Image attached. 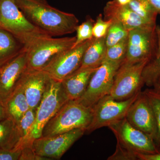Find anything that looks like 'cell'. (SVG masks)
I'll return each mask as SVG.
<instances>
[{"label": "cell", "mask_w": 160, "mask_h": 160, "mask_svg": "<svg viewBox=\"0 0 160 160\" xmlns=\"http://www.w3.org/2000/svg\"><path fill=\"white\" fill-rule=\"evenodd\" d=\"M30 22L52 37L71 34L79 20L74 14L64 12L37 0H14Z\"/></svg>", "instance_id": "6da1fadb"}, {"label": "cell", "mask_w": 160, "mask_h": 160, "mask_svg": "<svg viewBox=\"0 0 160 160\" xmlns=\"http://www.w3.org/2000/svg\"><path fill=\"white\" fill-rule=\"evenodd\" d=\"M0 29L13 35L25 48L41 39L52 37L30 22L14 0H0Z\"/></svg>", "instance_id": "7a4b0ae2"}, {"label": "cell", "mask_w": 160, "mask_h": 160, "mask_svg": "<svg viewBox=\"0 0 160 160\" xmlns=\"http://www.w3.org/2000/svg\"><path fill=\"white\" fill-rule=\"evenodd\" d=\"M92 116V108L69 100L46 124L42 136H52L78 129L86 131Z\"/></svg>", "instance_id": "3957f363"}, {"label": "cell", "mask_w": 160, "mask_h": 160, "mask_svg": "<svg viewBox=\"0 0 160 160\" xmlns=\"http://www.w3.org/2000/svg\"><path fill=\"white\" fill-rule=\"evenodd\" d=\"M109 128L117 139V150L128 155L132 160L136 159L139 153L160 152L153 139L133 127L126 118Z\"/></svg>", "instance_id": "277c9868"}, {"label": "cell", "mask_w": 160, "mask_h": 160, "mask_svg": "<svg viewBox=\"0 0 160 160\" xmlns=\"http://www.w3.org/2000/svg\"><path fill=\"white\" fill-rule=\"evenodd\" d=\"M140 92L122 101L115 100L109 95L102 98L92 107V119L86 132L90 133L102 127H109L126 118Z\"/></svg>", "instance_id": "5b68a950"}, {"label": "cell", "mask_w": 160, "mask_h": 160, "mask_svg": "<svg viewBox=\"0 0 160 160\" xmlns=\"http://www.w3.org/2000/svg\"><path fill=\"white\" fill-rule=\"evenodd\" d=\"M76 37L53 38L38 40L26 48L27 70H41L53 57L73 47Z\"/></svg>", "instance_id": "8992f818"}, {"label": "cell", "mask_w": 160, "mask_h": 160, "mask_svg": "<svg viewBox=\"0 0 160 160\" xmlns=\"http://www.w3.org/2000/svg\"><path fill=\"white\" fill-rule=\"evenodd\" d=\"M148 61L135 63L123 62L116 73L109 95L115 100L122 101L141 92L144 85L143 69Z\"/></svg>", "instance_id": "52a82bcc"}, {"label": "cell", "mask_w": 160, "mask_h": 160, "mask_svg": "<svg viewBox=\"0 0 160 160\" xmlns=\"http://www.w3.org/2000/svg\"><path fill=\"white\" fill-rule=\"evenodd\" d=\"M68 101L61 82L50 78L36 111L35 121L32 132L33 139L42 136L43 129L46 124Z\"/></svg>", "instance_id": "ba28073f"}, {"label": "cell", "mask_w": 160, "mask_h": 160, "mask_svg": "<svg viewBox=\"0 0 160 160\" xmlns=\"http://www.w3.org/2000/svg\"><path fill=\"white\" fill-rule=\"evenodd\" d=\"M121 64L105 59L95 71L82 97L76 100L92 108L100 99L110 93L115 75Z\"/></svg>", "instance_id": "9c48e42d"}, {"label": "cell", "mask_w": 160, "mask_h": 160, "mask_svg": "<svg viewBox=\"0 0 160 160\" xmlns=\"http://www.w3.org/2000/svg\"><path fill=\"white\" fill-rule=\"evenodd\" d=\"M93 39L57 54L41 70L51 78L62 82L79 68L84 52Z\"/></svg>", "instance_id": "30bf717a"}, {"label": "cell", "mask_w": 160, "mask_h": 160, "mask_svg": "<svg viewBox=\"0 0 160 160\" xmlns=\"http://www.w3.org/2000/svg\"><path fill=\"white\" fill-rule=\"evenodd\" d=\"M156 27L136 28L129 31L127 52L123 62L135 63L151 58L157 46Z\"/></svg>", "instance_id": "8fae6325"}, {"label": "cell", "mask_w": 160, "mask_h": 160, "mask_svg": "<svg viewBox=\"0 0 160 160\" xmlns=\"http://www.w3.org/2000/svg\"><path fill=\"white\" fill-rule=\"evenodd\" d=\"M86 132V129H78L52 136L35 139L32 148L39 156L48 160H59L77 140Z\"/></svg>", "instance_id": "7c38bea8"}, {"label": "cell", "mask_w": 160, "mask_h": 160, "mask_svg": "<svg viewBox=\"0 0 160 160\" xmlns=\"http://www.w3.org/2000/svg\"><path fill=\"white\" fill-rule=\"evenodd\" d=\"M126 118L132 126L149 136L155 142L156 121L151 103L145 91L140 92L129 108Z\"/></svg>", "instance_id": "4fadbf2b"}, {"label": "cell", "mask_w": 160, "mask_h": 160, "mask_svg": "<svg viewBox=\"0 0 160 160\" xmlns=\"http://www.w3.org/2000/svg\"><path fill=\"white\" fill-rule=\"evenodd\" d=\"M26 68V48L16 57L0 67V100L3 102L14 91Z\"/></svg>", "instance_id": "5bb4252c"}, {"label": "cell", "mask_w": 160, "mask_h": 160, "mask_svg": "<svg viewBox=\"0 0 160 160\" xmlns=\"http://www.w3.org/2000/svg\"><path fill=\"white\" fill-rule=\"evenodd\" d=\"M50 78L42 70L26 69L18 83L22 86L29 108L36 109L48 86Z\"/></svg>", "instance_id": "9a60e30c"}, {"label": "cell", "mask_w": 160, "mask_h": 160, "mask_svg": "<svg viewBox=\"0 0 160 160\" xmlns=\"http://www.w3.org/2000/svg\"><path fill=\"white\" fill-rule=\"evenodd\" d=\"M103 10L104 19L117 21L129 31L136 28L157 26L156 24L148 22L143 19L131 10L128 5H120L117 0L108 2Z\"/></svg>", "instance_id": "2e32d148"}, {"label": "cell", "mask_w": 160, "mask_h": 160, "mask_svg": "<svg viewBox=\"0 0 160 160\" xmlns=\"http://www.w3.org/2000/svg\"><path fill=\"white\" fill-rule=\"evenodd\" d=\"M97 68L76 70L61 82L68 100L76 101L82 97Z\"/></svg>", "instance_id": "e0dca14e"}, {"label": "cell", "mask_w": 160, "mask_h": 160, "mask_svg": "<svg viewBox=\"0 0 160 160\" xmlns=\"http://www.w3.org/2000/svg\"><path fill=\"white\" fill-rule=\"evenodd\" d=\"M157 46L153 55L143 68L142 78L144 84L157 90L160 87V26L156 27Z\"/></svg>", "instance_id": "ac0fdd59"}, {"label": "cell", "mask_w": 160, "mask_h": 160, "mask_svg": "<svg viewBox=\"0 0 160 160\" xmlns=\"http://www.w3.org/2000/svg\"><path fill=\"white\" fill-rule=\"evenodd\" d=\"M106 48V37L97 39L94 38L84 52L81 65L77 70L99 67L105 59Z\"/></svg>", "instance_id": "d6986e66"}, {"label": "cell", "mask_w": 160, "mask_h": 160, "mask_svg": "<svg viewBox=\"0 0 160 160\" xmlns=\"http://www.w3.org/2000/svg\"><path fill=\"white\" fill-rule=\"evenodd\" d=\"M25 49L24 45L13 35L0 29V67L16 57Z\"/></svg>", "instance_id": "ffe728a7"}, {"label": "cell", "mask_w": 160, "mask_h": 160, "mask_svg": "<svg viewBox=\"0 0 160 160\" xmlns=\"http://www.w3.org/2000/svg\"><path fill=\"white\" fill-rule=\"evenodd\" d=\"M4 104L8 117L17 124L23 114L30 109L22 88L18 83Z\"/></svg>", "instance_id": "44dd1931"}, {"label": "cell", "mask_w": 160, "mask_h": 160, "mask_svg": "<svg viewBox=\"0 0 160 160\" xmlns=\"http://www.w3.org/2000/svg\"><path fill=\"white\" fill-rule=\"evenodd\" d=\"M20 135L17 124L10 118L0 121V149L17 148Z\"/></svg>", "instance_id": "7402d4cb"}, {"label": "cell", "mask_w": 160, "mask_h": 160, "mask_svg": "<svg viewBox=\"0 0 160 160\" xmlns=\"http://www.w3.org/2000/svg\"><path fill=\"white\" fill-rule=\"evenodd\" d=\"M35 109H29L23 114L17 125L19 132L20 141L16 149H22L26 146H32L34 139L32 132L36 118Z\"/></svg>", "instance_id": "603a6c76"}, {"label": "cell", "mask_w": 160, "mask_h": 160, "mask_svg": "<svg viewBox=\"0 0 160 160\" xmlns=\"http://www.w3.org/2000/svg\"><path fill=\"white\" fill-rule=\"evenodd\" d=\"M128 6L143 19L156 24L158 13L147 0H131Z\"/></svg>", "instance_id": "cb8c5ba5"}, {"label": "cell", "mask_w": 160, "mask_h": 160, "mask_svg": "<svg viewBox=\"0 0 160 160\" xmlns=\"http://www.w3.org/2000/svg\"><path fill=\"white\" fill-rule=\"evenodd\" d=\"M128 34L129 31L124 27L122 23L116 20H112V23L106 36V47L113 46L127 38Z\"/></svg>", "instance_id": "d4e9b609"}, {"label": "cell", "mask_w": 160, "mask_h": 160, "mask_svg": "<svg viewBox=\"0 0 160 160\" xmlns=\"http://www.w3.org/2000/svg\"><path fill=\"white\" fill-rule=\"evenodd\" d=\"M127 47L128 38L113 46L107 47L105 59L122 64L126 58Z\"/></svg>", "instance_id": "484cf974"}, {"label": "cell", "mask_w": 160, "mask_h": 160, "mask_svg": "<svg viewBox=\"0 0 160 160\" xmlns=\"http://www.w3.org/2000/svg\"><path fill=\"white\" fill-rule=\"evenodd\" d=\"M154 111L156 121L157 133L155 143L160 152V94L153 89L145 90Z\"/></svg>", "instance_id": "4316f807"}, {"label": "cell", "mask_w": 160, "mask_h": 160, "mask_svg": "<svg viewBox=\"0 0 160 160\" xmlns=\"http://www.w3.org/2000/svg\"><path fill=\"white\" fill-rule=\"evenodd\" d=\"M94 23V20L88 16L85 22L77 26L76 30L77 32L76 40L72 48L78 46L87 40L93 38L92 28Z\"/></svg>", "instance_id": "83f0119b"}, {"label": "cell", "mask_w": 160, "mask_h": 160, "mask_svg": "<svg viewBox=\"0 0 160 160\" xmlns=\"http://www.w3.org/2000/svg\"><path fill=\"white\" fill-rule=\"evenodd\" d=\"M112 23V20L103 19L102 15H99L92 28L93 38L97 39L105 37Z\"/></svg>", "instance_id": "f1b7e54d"}, {"label": "cell", "mask_w": 160, "mask_h": 160, "mask_svg": "<svg viewBox=\"0 0 160 160\" xmlns=\"http://www.w3.org/2000/svg\"><path fill=\"white\" fill-rule=\"evenodd\" d=\"M22 149H0V160H19Z\"/></svg>", "instance_id": "f546056e"}, {"label": "cell", "mask_w": 160, "mask_h": 160, "mask_svg": "<svg viewBox=\"0 0 160 160\" xmlns=\"http://www.w3.org/2000/svg\"><path fill=\"white\" fill-rule=\"evenodd\" d=\"M19 160H49L39 156L35 153L32 146H26L22 149Z\"/></svg>", "instance_id": "4dcf8cb0"}, {"label": "cell", "mask_w": 160, "mask_h": 160, "mask_svg": "<svg viewBox=\"0 0 160 160\" xmlns=\"http://www.w3.org/2000/svg\"><path fill=\"white\" fill-rule=\"evenodd\" d=\"M138 159L141 160H160V152L154 154H142L137 155Z\"/></svg>", "instance_id": "1f68e13d"}, {"label": "cell", "mask_w": 160, "mask_h": 160, "mask_svg": "<svg viewBox=\"0 0 160 160\" xmlns=\"http://www.w3.org/2000/svg\"><path fill=\"white\" fill-rule=\"evenodd\" d=\"M8 118L5 104L0 100V121Z\"/></svg>", "instance_id": "d6a6232c"}, {"label": "cell", "mask_w": 160, "mask_h": 160, "mask_svg": "<svg viewBox=\"0 0 160 160\" xmlns=\"http://www.w3.org/2000/svg\"><path fill=\"white\" fill-rule=\"evenodd\" d=\"M157 12L158 14L160 13V0H147Z\"/></svg>", "instance_id": "836d02e7"}, {"label": "cell", "mask_w": 160, "mask_h": 160, "mask_svg": "<svg viewBox=\"0 0 160 160\" xmlns=\"http://www.w3.org/2000/svg\"><path fill=\"white\" fill-rule=\"evenodd\" d=\"M131 1V0H117V1L119 3L120 5H122V6L128 5Z\"/></svg>", "instance_id": "e575fe53"}, {"label": "cell", "mask_w": 160, "mask_h": 160, "mask_svg": "<svg viewBox=\"0 0 160 160\" xmlns=\"http://www.w3.org/2000/svg\"><path fill=\"white\" fill-rule=\"evenodd\" d=\"M37 1H40V2H43L47 3L46 0H37Z\"/></svg>", "instance_id": "d590c367"}, {"label": "cell", "mask_w": 160, "mask_h": 160, "mask_svg": "<svg viewBox=\"0 0 160 160\" xmlns=\"http://www.w3.org/2000/svg\"><path fill=\"white\" fill-rule=\"evenodd\" d=\"M155 90V89H154ZM156 91H157L158 92L159 94H160V87L158 89H157V90H155Z\"/></svg>", "instance_id": "8d00e7d4"}]
</instances>
